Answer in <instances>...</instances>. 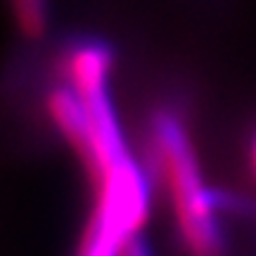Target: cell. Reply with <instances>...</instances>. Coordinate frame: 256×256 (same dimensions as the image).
Returning a JSON list of instances; mask_svg holds the SVG:
<instances>
[{"label":"cell","mask_w":256,"mask_h":256,"mask_svg":"<svg viewBox=\"0 0 256 256\" xmlns=\"http://www.w3.org/2000/svg\"><path fill=\"white\" fill-rule=\"evenodd\" d=\"M154 145L166 178L178 228L192 256H220L223 235L216 220V197L204 185L200 162L180 121L162 114L154 121Z\"/></svg>","instance_id":"1"},{"label":"cell","mask_w":256,"mask_h":256,"mask_svg":"<svg viewBox=\"0 0 256 256\" xmlns=\"http://www.w3.org/2000/svg\"><path fill=\"white\" fill-rule=\"evenodd\" d=\"M98 204L78 256H124L150 211V188L130 154L98 176Z\"/></svg>","instance_id":"2"},{"label":"cell","mask_w":256,"mask_h":256,"mask_svg":"<svg viewBox=\"0 0 256 256\" xmlns=\"http://www.w3.org/2000/svg\"><path fill=\"white\" fill-rule=\"evenodd\" d=\"M14 14L26 36H40L48 26V0H12Z\"/></svg>","instance_id":"3"},{"label":"cell","mask_w":256,"mask_h":256,"mask_svg":"<svg viewBox=\"0 0 256 256\" xmlns=\"http://www.w3.org/2000/svg\"><path fill=\"white\" fill-rule=\"evenodd\" d=\"M124 256H152V254H150V249H147V244L142 240L133 238L126 244V249H124Z\"/></svg>","instance_id":"4"},{"label":"cell","mask_w":256,"mask_h":256,"mask_svg":"<svg viewBox=\"0 0 256 256\" xmlns=\"http://www.w3.org/2000/svg\"><path fill=\"white\" fill-rule=\"evenodd\" d=\"M254 159H256V145H254Z\"/></svg>","instance_id":"5"}]
</instances>
